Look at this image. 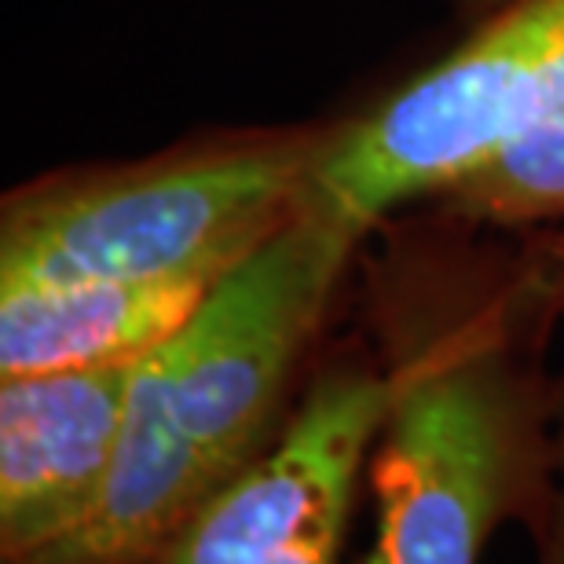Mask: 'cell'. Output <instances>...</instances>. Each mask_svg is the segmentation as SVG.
Masks as SVG:
<instances>
[{
	"instance_id": "cell-1",
	"label": "cell",
	"mask_w": 564,
	"mask_h": 564,
	"mask_svg": "<svg viewBox=\"0 0 564 564\" xmlns=\"http://www.w3.org/2000/svg\"><path fill=\"white\" fill-rule=\"evenodd\" d=\"M356 235L297 209L132 375L115 473L82 532L26 564H143L264 451Z\"/></svg>"
},
{
	"instance_id": "cell-2",
	"label": "cell",
	"mask_w": 564,
	"mask_h": 564,
	"mask_svg": "<svg viewBox=\"0 0 564 564\" xmlns=\"http://www.w3.org/2000/svg\"><path fill=\"white\" fill-rule=\"evenodd\" d=\"M319 137L187 151L8 202L0 290L228 272L301 209Z\"/></svg>"
},
{
	"instance_id": "cell-3",
	"label": "cell",
	"mask_w": 564,
	"mask_h": 564,
	"mask_svg": "<svg viewBox=\"0 0 564 564\" xmlns=\"http://www.w3.org/2000/svg\"><path fill=\"white\" fill-rule=\"evenodd\" d=\"M564 0H513L364 121L319 137L301 209L364 235L397 206L451 195L535 115Z\"/></svg>"
},
{
	"instance_id": "cell-4",
	"label": "cell",
	"mask_w": 564,
	"mask_h": 564,
	"mask_svg": "<svg viewBox=\"0 0 564 564\" xmlns=\"http://www.w3.org/2000/svg\"><path fill=\"white\" fill-rule=\"evenodd\" d=\"M521 458L524 408L499 348L469 341L403 370L370 469L378 564H477Z\"/></svg>"
},
{
	"instance_id": "cell-5",
	"label": "cell",
	"mask_w": 564,
	"mask_h": 564,
	"mask_svg": "<svg viewBox=\"0 0 564 564\" xmlns=\"http://www.w3.org/2000/svg\"><path fill=\"white\" fill-rule=\"evenodd\" d=\"M389 403L386 378L323 375L275 444L169 539L162 564H337L356 473Z\"/></svg>"
},
{
	"instance_id": "cell-6",
	"label": "cell",
	"mask_w": 564,
	"mask_h": 564,
	"mask_svg": "<svg viewBox=\"0 0 564 564\" xmlns=\"http://www.w3.org/2000/svg\"><path fill=\"white\" fill-rule=\"evenodd\" d=\"M137 364L4 378L0 546L8 561L41 557L93 521L118 462Z\"/></svg>"
},
{
	"instance_id": "cell-7",
	"label": "cell",
	"mask_w": 564,
	"mask_h": 564,
	"mask_svg": "<svg viewBox=\"0 0 564 564\" xmlns=\"http://www.w3.org/2000/svg\"><path fill=\"white\" fill-rule=\"evenodd\" d=\"M224 272L0 290V378L137 364L187 323Z\"/></svg>"
},
{
	"instance_id": "cell-8",
	"label": "cell",
	"mask_w": 564,
	"mask_h": 564,
	"mask_svg": "<svg viewBox=\"0 0 564 564\" xmlns=\"http://www.w3.org/2000/svg\"><path fill=\"white\" fill-rule=\"evenodd\" d=\"M447 198L477 220L524 224L564 217V26L528 129Z\"/></svg>"
},
{
	"instance_id": "cell-9",
	"label": "cell",
	"mask_w": 564,
	"mask_h": 564,
	"mask_svg": "<svg viewBox=\"0 0 564 564\" xmlns=\"http://www.w3.org/2000/svg\"><path fill=\"white\" fill-rule=\"evenodd\" d=\"M359 564H378V557H375V554H370V557H364V561H359Z\"/></svg>"
},
{
	"instance_id": "cell-10",
	"label": "cell",
	"mask_w": 564,
	"mask_h": 564,
	"mask_svg": "<svg viewBox=\"0 0 564 564\" xmlns=\"http://www.w3.org/2000/svg\"><path fill=\"white\" fill-rule=\"evenodd\" d=\"M561 462H564V433H561ZM561 543H564V535H561Z\"/></svg>"
}]
</instances>
